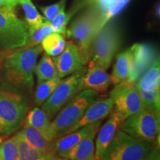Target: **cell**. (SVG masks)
<instances>
[{
  "instance_id": "obj_1",
  "label": "cell",
  "mask_w": 160,
  "mask_h": 160,
  "mask_svg": "<svg viewBox=\"0 0 160 160\" xmlns=\"http://www.w3.org/2000/svg\"><path fill=\"white\" fill-rule=\"evenodd\" d=\"M42 51V46L38 45L0 52V67L3 68L8 82L31 89L34 83L33 68Z\"/></svg>"
},
{
  "instance_id": "obj_2",
  "label": "cell",
  "mask_w": 160,
  "mask_h": 160,
  "mask_svg": "<svg viewBox=\"0 0 160 160\" xmlns=\"http://www.w3.org/2000/svg\"><path fill=\"white\" fill-rule=\"evenodd\" d=\"M30 102L22 93L0 89V135L8 137L19 128L28 112Z\"/></svg>"
},
{
  "instance_id": "obj_3",
  "label": "cell",
  "mask_w": 160,
  "mask_h": 160,
  "mask_svg": "<svg viewBox=\"0 0 160 160\" xmlns=\"http://www.w3.org/2000/svg\"><path fill=\"white\" fill-rule=\"evenodd\" d=\"M155 146L118 129L101 160H147Z\"/></svg>"
},
{
  "instance_id": "obj_4",
  "label": "cell",
  "mask_w": 160,
  "mask_h": 160,
  "mask_svg": "<svg viewBox=\"0 0 160 160\" xmlns=\"http://www.w3.org/2000/svg\"><path fill=\"white\" fill-rule=\"evenodd\" d=\"M97 97L98 92L90 89L82 90L60 110L51 121L57 138L66 134L67 131L77 123Z\"/></svg>"
},
{
  "instance_id": "obj_5",
  "label": "cell",
  "mask_w": 160,
  "mask_h": 160,
  "mask_svg": "<svg viewBox=\"0 0 160 160\" xmlns=\"http://www.w3.org/2000/svg\"><path fill=\"white\" fill-rule=\"evenodd\" d=\"M119 129L137 139L157 145L159 139V112L145 108L124 120Z\"/></svg>"
},
{
  "instance_id": "obj_6",
  "label": "cell",
  "mask_w": 160,
  "mask_h": 160,
  "mask_svg": "<svg viewBox=\"0 0 160 160\" xmlns=\"http://www.w3.org/2000/svg\"><path fill=\"white\" fill-rule=\"evenodd\" d=\"M101 14L94 10L88 8L82 14L73 20L68 30L66 31L68 37L73 40L88 62L91 57L93 38L99 31Z\"/></svg>"
},
{
  "instance_id": "obj_7",
  "label": "cell",
  "mask_w": 160,
  "mask_h": 160,
  "mask_svg": "<svg viewBox=\"0 0 160 160\" xmlns=\"http://www.w3.org/2000/svg\"><path fill=\"white\" fill-rule=\"evenodd\" d=\"M120 45L121 37L119 30L114 24L108 22L93 38L88 62L108 70Z\"/></svg>"
},
{
  "instance_id": "obj_8",
  "label": "cell",
  "mask_w": 160,
  "mask_h": 160,
  "mask_svg": "<svg viewBox=\"0 0 160 160\" xmlns=\"http://www.w3.org/2000/svg\"><path fill=\"white\" fill-rule=\"evenodd\" d=\"M15 8H0V48L3 50H15L25 45L28 37V26L17 17Z\"/></svg>"
},
{
  "instance_id": "obj_9",
  "label": "cell",
  "mask_w": 160,
  "mask_h": 160,
  "mask_svg": "<svg viewBox=\"0 0 160 160\" xmlns=\"http://www.w3.org/2000/svg\"><path fill=\"white\" fill-rule=\"evenodd\" d=\"M110 98L113 102L112 111L117 116L120 123L145 108L139 91L128 80L116 84L110 93Z\"/></svg>"
},
{
  "instance_id": "obj_10",
  "label": "cell",
  "mask_w": 160,
  "mask_h": 160,
  "mask_svg": "<svg viewBox=\"0 0 160 160\" xmlns=\"http://www.w3.org/2000/svg\"><path fill=\"white\" fill-rule=\"evenodd\" d=\"M86 70L76 72L62 79L51 97L42 105V109L50 119H53L59 111L81 90L82 79Z\"/></svg>"
},
{
  "instance_id": "obj_11",
  "label": "cell",
  "mask_w": 160,
  "mask_h": 160,
  "mask_svg": "<svg viewBox=\"0 0 160 160\" xmlns=\"http://www.w3.org/2000/svg\"><path fill=\"white\" fill-rule=\"evenodd\" d=\"M58 77L63 79L76 72L85 69L88 61L77 46L71 42L66 43L64 51L53 58Z\"/></svg>"
},
{
  "instance_id": "obj_12",
  "label": "cell",
  "mask_w": 160,
  "mask_h": 160,
  "mask_svg": "<svg viewBox=\"0 0 160 160\" xmlns=\"http://www.w3.org/2000/svg\"><path fill=\"white\" fill-rule=\"evenodd\" d=\"M132 65L128 77L130 82L135 85L146 71L159 58L156 50L148 44L137 43L131 48Z\"/></svg>"
},
{
  "instance_id": "obj_13",
  "label": "cell",
  "mask_w": 160,
  "mask_h": 160,
  "mask_svg": "<svg viewBox=\"0 0 160 160\" xmlns=\"http://www.w3.org/2000/svg\"><path fill=\"white\" fill-rule=\"evenodd\" d=\"M112 110H113V102L111 98L97 99L88 108L77 123L67 131L66 134L72 133L88 125H91L104 119L111 114Z\"/></svg>"
},
{
  "instance_id": "obj_14",
  "label": "cell",
  "mask_w": 160,
  "mask_h": 160,
  "mask_svg": "<svg viewBox=\"0 0 160 160\" xmlns=\"http://www.w3.org/2000/svg\"><path fill=\"white\" fill-rule=\"evenodd\" d=\"M102 122V120H100L97 122L81 128L72 133H67V134L57 138L52 142L53 151L54 153L61 157L62 154L67 152L73 146L77 145L79 142L85 139L92 132L99 130Z\"/></svg>"
},
{
  "instance_id": "obj_15",
  "label": "cell",
  "mask_w": 160,
  "mask_h": 160,
  "mask_svg": "<svg viewBox=\"0 0 160 160\" xmlns=\"http://www.w3.org/2000/svg\"><path fill=\"white\" fill-rule=\"evenodd\" d=\"M113 84L111 75L107 70L97 65L89 63L81 82V90L90 89L96 92L105 91Z\"/></svg>"
},
{
  "instance_id": "obj_16",
  "label": "cell",
  "mask_w": 160,
  "mask_h": 160,
  "mask_svg": "<svg viewBox=\"0 0 160 160\" xmlns=\"http://www.w3.org/2000/svg\"><path fill=\"white\" fill-rule=\"evenodd\" d=\"M23 122L24 125L29 126L39 131L49 142H53L57 139L51 119L42 108L36 107L29 111Z\"/></svg>"
},
{
  "instance_id": "obj_17",
  "label": "cell",
  "mask_w": 160,
  "mask_h": 160,
  "mask_svg": "<svg viewBox=\"0 0 160 160\" xmlns=\"http://www.w3.org/2000/svg\"><path fill=\"white\" fill-rule=\"evenodd\" d=\"M120 121L115 113L111 111V117L102 126H100L97 131L95 143L96 160H101L111 140L113 139L117 130L119 129Z\"/></svg>"
},
{
  "instance_id": "obj_18",
  "label": "cell",
  "mask_w": 160,
  "mask_h": 160,
  "mask_svg": "<svg viewBox=\"0 0 160 160\" xmlns=\"http://www.w3.org/2000/svg\"><path fill=\"white\" fill-rule=\"evenodd\" d=\"M97 131L92 132L60 157L68 160H96L94 139Z\"/></svg>"
},
{
  "instance_id": "obj_19",
  "label": "cell",
  "mask_w": 160,
  "mask_h": 160,
  "mask_svg": "<svg viewBox=\"0 0 160 160\" xmlns=\"http://www.w3.org/2000/svg\"><path fill=\"white\" fill-rule=\"evenodd\" d=\"M19 148V160H67L53 153H43L31 147L17 133L14 137Z\"/></svg>"
},
{
  "instance_id": "obj_20",
  "label": "cell",
  "mask_w": 160,
  "mask_h": 160,
  "mask_svg": "<svg viewBox=\"0 0 160 160\" xmlns=\"http://www.w3.org/2000/svg\"><path fill=\"white\" fill-rule=\"evenodd\" d=\"M135 87L139 91H153L160 90L159 58L155 60L148 70L136 82Z\"/></svg>"
},
{
  "instance_id": "obj_21",
  "label": "cell",
  "mask_w": 160,
  "mask_h": 160,
  "mask_svg": "<svg viewBox=\"0 0 160 160\" xmlns=\"http://www.w3.org/2000/svg\"><path fill=\"white\" fill-rule=\"evenodd\" d=\"M131 65L132 53L131 49L126 50L117 55L111 75L113 84L119 83L128 79Z\"/></svg>"
},
{
  "instance_id": "obj_22",
  "label": "cell",
  "mask_w": 160,
  "mask_h": 160,
  "mask_svg": "<svg viewBox=\"0 0 160 160\" xmlns=\"http://www.w3.org/2000/svg\"><path fill=\"white\" fill-rule=\"evenodd\" d=\"M22 137L29 144L31 147L43 153H53L52 142L45 139L39 131L29 126L24 125L22 129L18 132ZM56 154V153H55Z\"/></svg>"
},
{
  "instance_id": "obj_23",
  "label": "cell",
  "mask_w": 160,
  "mask_h": 160,
  "mask_svg": "<svg viewBox=\"0 0 160 160\" xmlns=\"http://www.w3.org/2000/svg\"><path fill=\"white\" fill-rule=\"evenodd\" d=\"M33 73L37 76V83L59 77L53 58L48 54L43 55L39 62L36 63Z\"/></svg>"
},
{
  "instance_id": "obj_24",
  "label": "cell",
  "mask_w": 160,
  "mask_h": 160,
  "mask_svg": "<svg viewBox=\"0 0 160 160\" xmlns=\"http://www.w3.org/2000/svg\"><path fill=\"white\" fill-rule=\"evenodd\" d=\"M65 45L66 42L64 35L54 32L46 36L41 42L42 48L46 54L53 57L59 56L64 51Z\"/></svg>"
},
{
  "instance_id": "obj_25",
  "label": "cell",
  "mask_w": 160,
  "mask_h": 160,
  "mask_svg": "<svg viewBox=\"0 0 160 160\" xmlns=\"http://www.w3.org/2000/svg\"><path fill=\"white\" fill-rule=\"evenodd\" d=\"M22 8L25 17V22L28 26V31H31L38 28L39 26L45 22L46 19L40 15V13L36 8L31 0H19Z\"/></svg>"
},
{
  "instance_id": "obj_26",
  "label": "cell",
  "mask_w": 160,
  "mask_h": 160,
  "mask_svg": "<svg viewBox=\"0 0 160 160\" xmlns=\"http://www.w3.org/2000/svg\"><path fill=\"white\" fill-rule=\"evenodd\" d=\"M61 81V78L56 77L38 83L34 92V101L36 105L42 106L46 100L51 97Z\"/></svg>"
},
{
  "instance_id": "obj_27",
  "label": "cell",
  "mask_w": 160,
  "mask_h": 160,
  "mask_svg": "<svg viewBox=\"0 0 160 160\" xmlns=\"http://www.w3.org/2000/svg\"><path fill=\"white\" fill-rule=\"evenodd\" d=\"M53 32L51 24L48 22H45L38 28L29 31L28 37L24 48H32L40 45L44 38Z\"/></svg>"
},
{
  "instance_id": "obj_28",
  "label": "cell",
  "mask_w": 160,
  "mask_h": 160,
  "mask_svg": "<svg viewBox=\"0 0 160 160\" xmlns=\"http://www.w3.org/2000/svg\"><path fill=\"white\" fill-rule=\"evenodd\" d=\"M0 157L2 160H19V148L14 138H10L0 143Z\"/></svg>"
},
{
  "instance_id": "obj_29",
  "label": "cell",
  "mask_w": 160,
  "mask_h": 160,
  "mask_svg": "<svg viewBox=\"0 0 160 160\" xmlns=\"http://www.w3.org/2000/svg\"><path fill=\"white\" fill-rule=\"evenodd\" d=\"M71 17L72 16L71 13H65V4L61 8V9L59 10V13H57V16L50 22L53 31L54 33H58L65 36L66 34V31H67L66 27H67L68 21Z\"/></svg>"
},
{
  "instance_id": "obj_30",
  "label": "cell",
  "mask_w": 160,
  "mask_h": 160,
  "mask_svg": "<svg viewBox=\"0 0 160 160\" xmlns=\"http://www.w3.org/2000/svg\"><path fill=\"white\" fill-rule=\"evenodd\" d=\"M131 0H113V2L108 8L105 13L102 16L101 22H100L99 30L103 27L105 24L109 22L110 20L117 16L122 10L124 9Z\"/></svg>"
},
{
  "instance_id": "obj_31",
  "label": "cell",
  "mask_w": 160,
  "mask_h": 160,
  "mask_svg": "<svg viewBox=\"0 0 160 160\" xmlns=\"http://www.w3.org/2000/svg\"><path fill=\"white\" fill-rule=\"evenodd\" d=\"M140 97L142 99L145 108L155 110L158 112L160 111V91H139Z\"/></svg>"
},
{
  "instance_id": "obj_32",
  "label": "cell",
  "mask_w": 160,
  "mask_h": 160,
  "mask_svg": "<svg viewBox=\"0 0 160 160\" xmlns=\"http://www.w3.org/2000/svg\"><path fill=\"white\" fill-rule=\"evenodd\" d=\"M112 2L113 0H86L82 7L86 6L88 8L94 10L101 14L102 17Z\"/></svg>"
},
{
  "instance_id": "obj_33",
  "label": "cell",
  "mask_w": 160,
  "mask_h": 160,
  "mask_svg": "<svg viewBox=\"0 0 160 160\" xmlns=\"http://www.w3.org/2000/svg\"><path fill=\"white\" fill-rule=\"evenodd\" d=\"M66 0H61V1L58 2L53 4V5L47 6V7H41L40 10L42 12V13L45 16V19L46 21L51 22L53 20L58 13H59V10L62 7L63 5L65 4Z\"/></svg>"
},
{
  "instance_id": "obj_34",
  "label": "cell",
  "mask_w": 160,
  "mask_h": 160,
  "mask_svg": "<svg viewBox=\"0 0 160 160\" xmlns=\"http://www.w3.org/2000/svg\"><path fill=\"white\" fill-rule=\"evenodd\" d=\"M17 4L8 1V0H0V8L4 7H9L15 8L17 7Z\"/></svg>"
},
{
  "instance_id": "obj_35",
  "label": "cell",
  "mask_w": 160,
  "mask_h": 160,
  "mask_svg": "<svg viewBox=\"0 0 160 160\" xmlns=\"http://www.w3.org/2000/svg\"><path fill=\"white\" fill-rule=\"evenodd\" d=\"M85 1H86V0H79V5H77V7H76L75 10H73V11H71V14L73 15V13H74V11H77V10L79 9V8H82V6L83 3L85 2Z\"/></svg>"
},
{
  "instance_id": "obj_36",
  "label": "cell",
  "mask_w": 160,
  "mask_h": 160,
  "mask_svg": "<svg viewBox=\"0 0 160 160\" xmlns=\"http://www.w3.org/2000/svg\"><path fill=\"white\" fill-rule=\"evenodd\" d=\"M8 1L11 2H13V3L17 4V5H18V4H19V0H8Z\"/></svg>"
},
{
  "instance_id": "obj_37",
  "label": "cell",
  "mask_w": 160,
  "mask_h": 160,
  "mask_svg": "<svg viewBox=\"0 0 160 160\" xmlns=\"http://www.w3.org/2000/svg\"><path fill=\"white\" fill-rule=\"evenodd\" d=\"M2 140H3V137H2V136L0 135V143H1L2 142Z\"/></svg>"
},
{
  "instance_id": "obj_38",
  "label": "cell",
  "mask_w": 160,
  "mask_h": 160,
  "mask_svg": "<svg viewBox=\"0 0 160 160\" xmlns=\"http://www.w3.org/2000/svg\"><path fill=\"white\" fill-rule=\"evenodd\" d=\"M0 160H2V158H1V157H0Z\"/></svg>"
},
{
  "instance_id": "obj_39",
  "label": "cell",
  "mask_w": 160,
  "mask_h": 160,
  "mask_svg": "<svg viewBox=\"0 0 160 160\" xmlns=\"http://www.w3.org/2000/svg\"><path fill=\"white\" fill-rule=\"evenodd\" d=\"M67 160H68V159H67Z\"/></svg>"
}]
</instances>
